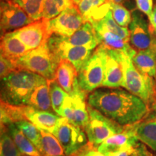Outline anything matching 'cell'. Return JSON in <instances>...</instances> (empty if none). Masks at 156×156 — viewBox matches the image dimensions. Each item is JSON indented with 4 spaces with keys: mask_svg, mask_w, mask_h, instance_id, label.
<instances>
[{
    "mask_svg": "<svg viewBox=\"0 0 156 156\" xmlns=\"http://www.w3.org/2000/svg\"><path fill=\"white\" fill-rule=\"evenodd\" d=\"M87 104L124 126L136 124L149 113L141 98L119 89L95 90L87 97Z\"/></svg>",
    "mask_w": 156,
    "mask_h": 156,
    "instance_id": "6da1fadb",
    "label": "cell"
},
{
    "mask_svg": "<svg viewBox=\"0 0 156 156\" xmlns=\"http://www.w3.org/2000/svg\"><path fill=\"white\" fill-rule=\"evenodd\" d=\"M47 80L26 69H17L2 79L1 101L13 106H27L31 94Z\"/></svg>",
    "mask_w": 156,
    "mask_h": 156,
    "instance_id": "7a4b0ae2",
    "label": "cell"
},
{
    "mask_svg": "<svg viewBox=\"0 0 156 156\" xmlns=\"http://www.w3.org/2000/svg\"><path fill=\"white\" fill-rule=\"evenodd\" d=\"M119 55L124 72V88L141 98L147 106L155 105L156 83L153 77L140 73L128 54L119 53Z\"/></svg>",
    "mask_w": 156,
    "mask_h": 156,
    "instance_id": "3957f363",
    "label": "cell"
},
{
    "mask_svg": "<svg viewBox=\"0 0 156 156\" xmlns=\"http://www.w3.org/2000/svg\"><path fill=\"white\" fill-rule=\"evenodd\" d=\"M60 58L50 49L47 42L29 51L15 62L17 69H26L42 76L47 80L55 79Z\"/></svg>",
    "mask_w": 156,
    "mask_h": 156,
    "instance_id": "277c9868",
    "label": "cell"
},
{
    "mask_svg": "<svg viewBox=\"0 0 156 156\" xmlns=\"http://www.w3.org/2000/svg\"><path fill=\"white\" fill-rule=\"evenodd\" d=\"M107 51L99 45L81 69L78 72L79 86L85 92L92 93L102 86L104 79Z\"/></svg>",
    "mask_w": 156,
    "mask_h": 156,
    "instance_id": "5b68a950",
    "label": "cell"
},
{
    "mask_svg": "<svg viewBox=\"0 0 156 156\" xmlns=\"http://www.w3.org/2000/svg\"><path fill=\"white\" fill-rule=\"evenodd\" d=\"M89 121L84 128L88 142L98 147L105 140L124 131V126L108 118L87 104Z\"/></svg>",
    "mask_w": 156,
    "mask_h": 156,
    "instance_id": "8992f818",
    "label": "cell"
},
{
    "mask_svg": "<svg viewBox=\"0 0 156 156\" xmlns=\"http://www.w3.org/2000/svg\"><path fill=\"white\" fill-rule=\"evenodd\" d=\"M86 95L87 93L83 90L78 84L73 92L65 98L58 116L67 119L68 122L84 129L89 121Z\"/></svg>",
    "mask_w": 156,
    "mask_h": 156,
    "instance_id": "52a82bcc",
    "label": "cell"
},
{
    "mask_svg": "<svg viewBox=\"0 0 156 156\" xmlns=\"http://www.w3.org/2000/svg\"><path fill=\"white\" fill-rule=\"evenodd\" d=\"M53 134L61 144L65 155L73 156L88 143L86 133L81 127L61 117Z\"/></svg>",
    "mask_w": 156,
    "mask_h": 156,
    "instance_id": "ba28073f",
    "label": "cell"
},
{
    "mask_svg": "<svg viewBox=\"0 0 156 156\" xmlns=\"http://www.w3.org/2000/svg\"><path fill=\"white\" fill-rule=\"evenodd\" d=\"M47 44L50 49L60 59H66L71 62L77 72L86 63L94 51L85 46H73L66 41L63 36L54 34L48 38Z\"/></svg>",
    "mask_w": 156,
    "mask_h": 156,
    "instance_id": "9c48e42d",
    "label": "cell"
},
{
    "mask_svg": "<svg viewBox=\"0 0 156 156\" xmlns=\"http://www.w3.org/2000/svg\"><path fill=\"white\" fill-rule=\"evenodd\" d=\"M85 23V19L76 5L66 9L53 19L46 20L48 34L50 37L54 34L71 36Z\"/></svg>",
    "mask_w": 156,
    "mask_h": 156,
    "instance_id": "30bf717a",
    "label": "cell"
},
{
    "mask_svg": "<svg viewBox=\"0 0 156 156\" xmlns=\"http://www.w3.org/2000/svg\"><path fill=\"white\" fill-rule=\"evenodd\" d=\"M129 43L135 50L156 49V36L140 11L132 13V21L129 25Z\"/></svg>",
    "mask_w": 156,
    "mask_h": 156,
    "instance_id": "8fae6325",
    "label": "cell"
},
{
    "mask_svg": "<svg viewBox=\"0 0 156 156\" xmlns=\"http://www.w3.org/2000/svg\"><path fill=\"white\" fill-rule=\"evenodd\" d=\"M1 34L12 32L34 20L24 9L11 1H1Z\"/></svg>",
    "mask_w": 156,
    "mask_h": 156,
    "instance_id": "7c38bea8",
    "label": "cell"
},
{
    "mask_svg": "<svg viewBox=\"0 0 156 156\" xmlns=\"http://www.w3.org/2000/svg\"><path fill=\"white\" fill-rule=\"evenodd\" d=\"M12 34L29 48L33 50L48 41L50 38L48 34L46 20L41 18L31 23L23 28L12 31Z\"/></svg>",
    "mask_w": 156,
    "mask_h": 156,
    "instance_id": "4fadbf2b",
    "label": "cell"
},
{
    "mask_svg": "<svg viewBox=\"0 0 156 156\" xmlns=\"http://www.w3.org/2000/svg\"><path fill=\"white\" fill-rule=\"evenodd\" d=\"M96 32L100 44L106 49L113 51L128 54L132 58L136 53V50L129 44V41H126L104 26L101 21L92 23Z\"/></svg>",
    "mask_w": 156,
    "mask_h": 156,
    "instance_id": "5bb4252c",
    "label": "cell"
},
{
    "mask_svg": "<svg viewBox=\"0 0 156 156\" xmlns=\"http://www.w3.org/2000/svg\"><path fill=\"white\" fill-rule=\"evenodd\" d=\"M139 141L134 134L132 125L126 126L124 131L105 140L98 147V150L103 155L108 156L129 149Z\"/></svg>",
    "mask_w": 156,
    "mask_h": 156,
    "instance_id": "9a60e30c",
    "label": "cell"
},
{
    "mask_svg": "<svg viewBox=\"0 0 156 156\" xmlns=\"http://www.w3.org/2000/svg\"><path fill=\"white\" fill-rule=\"evenodd\" d=\"M106 51L107 56L102 86L113 89L124 87V72L119 55V52L108 49Z\"/></svg>",
    "mask_w": 156,
    "mask_h": 156,
    "instance_id": "2e32d148",
    "label": "cell"
},
{
    "mask_svg": "<svg viewBox=\"0 0 156 156\" xmlns=\"http://www.w3.org/2000/svg\"><path fill=\"white\" fill-rule=\"evenodd\" d=\"M112 5L111 0H81L77 7L85 22L94 23L106 17Z\"/></svg>",
    "mask_w": 156,
    "mask_h": 156,
    "instance_id": "e0dca14e",
    "label": "cell"
},
{
    "mask_svg": "<svg viewBox=\"0 0 156 156\" xmlns=\"http://www.w3.org/2000/svg\"><path fill=\"white\" fill-rule=\"evenodd\" d=\"M25 116L40 129L45 130L53 134L61 116L48 111H41L34 107L27 105L25 108Z\"/></svg>",
    "mask_w": 156,
    "mask_h": 156,
    "instance_id": "ac0fdd59",
    "label": "cell"
},
{
    "mask_svg": "<svg viewBox=\"0 0 156 156\" xmlns=\"http://www.w3.org/2000/svg\"><path fill=\"white\" fill-rule=\"evenodd\" d=\"M134 134L140 142L156 151V114L147 116L132 125Z\"/></svg>",
    "mask_w": 156,
    "mask_h": 156,
    "instance_id": "d6986e66",
    "label": "cell"
},
{
    "mask_svg": "<svg viewBox=\"0 0 156 156\" xmlns=\"http://www.w3.org/2000/svg\"><path fill=\"white\" fill-rule=\"evenodd\" d=\"M63 37L66 41L73 46H85L95 50L100 45L93 25L90 22H85L71 36Z\"/></svg>",
    "mask_w": 156,
    "mask_h": 156,
    "instance_id": "ffe728a7",
    "label": "cell"
},
{
    "mask_svg": "<svg viewBox=\"0 0 156 156\" xmlns=\"http://www.w3.org/2000/svg\"><path fill=\"white\" fill-rule=\"evenodd\" d=\"M78 72L71 62L61 59L56 72L55 80L67 92L71 94L78 85Z\"/></svg>",
    "mask_w": 156,
    "mask_h": 156,
    "instance_id": "44dd1931",
    "label": "cell"
},
{
    "mask_svg": "<svg viewBox=\"0 0 156 156\" xmlns=\"http://www.w3.org/2000/svg\"><path fill=\"white\" fill-rule=\"evenodd\" d=\"M1 55L15 62L29 51L27 47L12 33L1 36Z\"/></svg>",
    "mask_w": 156,
    "mask_h": 156,
    "instance_id": "7402d4cb",
    "label": "cell"
},
{
    "mask_svg": "<svg viewBox=\"0 0 156 156\" xmlns=\"http://www.w3.org/2000/svg\"><path fill=\"white\" fill-rule=\"evenodd\" d=\"M132 62L140 73L156 77V49L138 51L132 57Z\"/></svg>",
    "mask_w": 156,
    "mask_h": 156,
    "instance_id": "603a6c76",
    "label": "cell"
},
{
    "mask_svg": "<svg viewBox=\"0 0 156 156\" xmlns=\"http://www.w3.org/2000/svg\"><path fill=\"white\" fill-rule=\"evenodd\" d=\"M1 126H7L9 134L22 155L24 156H42L36 146L26 137L15 124Z\"/></svg>",
    "mask_w": 156,
    "mask_h": 156,
    "instance_id": "cb8c5ba5",
    "label": "cell"
},
{
    "mask_svg": "<svg viewBox=\"0 0 156 156\" xmlns=\"http://www.w3.org/2000/svg\"><path fill=\"white\" fill-rule=\"evenodd\" d=\"M29 106H31L41 111H48L52 108L51 101L47 83L38 85L31 94L28 102Z\"/></svg>",
    "mask_w": 156,
    "mask_h": 156,
    "instance_id": "d4e9b609",
    "label": "cell"
},
{
    "mask_svg": "<svg viewBox=\"0 0 156 156\" xmlns=\"http://www.w3.org/2000/svg\"><path fill=\"white\" fill-rule=\"evenodd\" d=\"M41 133V153L42 156H64L61 144L53 134L45 130L40 129Z\"/></svg>",
    "mask_w": 156,
    "mask_h": 156,
    "instance_id": "484cf974",
    "label": "cell"
},
{
    "mask_svg": "<svg viewBox=\"0 0 156 156\" xmlns=\"http://www.w3.org/2000/svg\"><path fill=\"white\" fill-rule=\"evenodd\" d=\"M73 5H75L71 0H44L42 18L53 19Z\"/></svg>",
    "mask_w": 156,
    "mask_h": 156,
    "instance_id": "4316f807",
    "label": "cell"
},
{
    "mask_svg": "<svg viewBox=\"0 0 156 156\" xmlns=\"http://www.w3.org/2000/svg\"><path fill=\"white\" fill-rule=\"evenodd\" d=\"M17 128L26 136V137L37 147L39 151H41V133L40 129L37 127L28 120H21L15 122Z\"/></svg>",
    "mask_w": 156,
    "mask_h": 156,
    "instance_id": "83f0119b",
    "label": "cell"
},
{
    "mask_svg": "<svg viewBox=\"0 0 156 156\" xmlns=\"http://www.w3.org/2000/svg\"><path fill=\"white\" fill-rule=\"evenodd\" d=\"M6 126H1L0 156H22Z\"/></svg>",
    "mask_w": 156,
    "mask_h": 156,
    "instance_id": "f1b7e54d",
    "label": "cell"
},
{
    "mask_svg": "<svg viewBox=\"0 0 156 156\" xmlns=\"http://www.w3.org/2000/svg\"><path fill=\"white\" fill-rule=\"evenodd\" d=\"M48 85L52 109L56 114H58L64 99L69 94L58 85L55 79L48 80Z\"/></svg>",
    "mask_w": 156,
    "mask_h": 156,
    "instance_id": "f546056e",
    "label": "cell"
},
{
    "mask_svg": "<svg viewBox=\"0 0 156 156\" xmlns=\"http://www.w3.org/2000/svg\"><path fill=\"white\" fill-rule=\"evenodd\" d=\"M26 12L34 21L42 18L44 0H9Z\"/></svg>",
    "mask_w": 156,
    "mask_h": 156,
    "instance_id": "4dcf8cb0",
    "label": "cell"
},
{
    "mask_svg": "<svg viewBox=\"0 0 156 156\" xmlns=\"http://www.w3.org/2000/svg\"><path fill=\"white\" fill-rule=\"evenodd\" d=\"M112 17L116 23L123 28H127L132 21V14L122 4L112 3Z\"/></svg>",
    "mask_w": 156,
    "mask_h": 156,
    "instance_id": "1f68e13d",
    "label": "cell"
},
{
    "mask_svg": "<svg viewBox=\"0 0 156 156\" xmlns=\"http://www.w3.org/2000/svg\"><path fill=\"white\" fill-rule=\"evenodd\" d=\"M101 23L106 26L108 30L112 31L115 34L118 35L119 36L122 37V38L125 39L126 41H129V30L127 28H123L116 23L112 17V11L108 12L104 19L101 20Z\"/></svg>",
    "mask_w": 156,
    "mask_h": 156,
    "instance_id": "d6a6232c",
    "label": "cell"
},
{
    "mask_svg": "<svg viewBox=\"0 0 156 156\" xmlns=\"http://www.w3.org/2000/svg\"><path fill=\"white\" fill-rule=\"evenodd\" d=\"M108 156H152V154L147 151L145 144L139 141L129 149Z\"/></svg>",
    "mask_w": 156,
    "mask_h": 156,
    "instance_id": "836d02e7",
    "label": "cell"
},
{
    "mask_svg": "<svg viewBox=\"0 0 156 156\" xmlns=\"http://www.w3.org/2000/svg\"><path fill=\"white\" fill-rule=\"evenodd\" d=\"M16 69H17L14 62L9 58L1 55V58H0V75H1L2 79L8 76L9 74Z\"/></svg>",
    "mask_w": 156,
    "mask_h": 156,
    "instance_id": "e575fe53",
    "label": "cell"
},
{
    "mask_svg": "<svg viewBox=\"0 0 156 156\" xmlns=\"http://www.w3.org/2000/svg\"><path fill=\"white\" fill-rule=\"evenodd\" d=\"M138 10L147 15L148 18L151 17L153 9V0H135Z\"/></svg>",
    "mask_w": 156,
    "mask_h": 156,
    "instance_id": "d590c367",
    "label": "cell"
},
{
    "mask_svg": "<svg viewBox=\"0 0 156 156\" xmlns=\"http://www.w3.org/2000/svg\"><path fill=\"white\" fill-rule=\"evenodd\" d=\"M73 156H106L101 153L98 150V147H95L90 143H87L80 151H79L77 153Z\"/></svg>",
    "mask_w": 156,
    "mask_h": 156,
    "instance_id": "8d00e7d4",
    "label": "cell"
},
{
    "mask_svg": "<svg viewBox=\"0 0 156 156\" xmlns=\"http://www.w3.org/2000/svg\"><path fill=\"white\" fill-rule=\"evenodd\" d=\"M149 23L151 25V28L153 34L156 36V5L153 7V12L149 17Z\"/></svg>",
    "mask_w": 156,
    "mask_h": 156,
    "instance_id": "74e56055",
    "label": "cell"
},
{
    "mask_svg": "<svg viewBox=\"0 0 156 156\" xmlns=\"http://www.w3.org/2000/svg\"><path fill=\"white\" fill-rule=\"evenodd\" d=\"M124 0H111L112 3H115V4H122Z\"/></svg>",
    "mask_w": 156,
    "mask_h": 156,
    "instance_id": "f35d334b",
    "label": "cell"
},
{
    "mask_svg": "<svg viewBox=\"0 0 156 156\" xmlns=\"http://www.w3.org/2000/svg\"><path fill=\"white\" fill-rule=\"evenodd\" d=\"M71 1L73 2L74 5H76V6H77L80 4V2L81 0H71Z\"/></svg>",
    "mask_w": 156,
    "mask_h": 156,
    "instance_id": "ab89813d",
    "label": "cell"
},
{
    "mask_svg": "<svg viewBox=\"0 0 156 156\" xmlns=\"http://www.w3.org/2000/svg\"><path fill=\"white\" fill-rule=\"evenodd\" d=\"M1 1H9V0H1Z\"/></svg>",
    "mask_w": 156,
    "mask_h": 156,
    "instance_id": "60d3db41",
    "label": "cell"
},
{
    "mask_svg": "<svg viewBox=\"0 0 156 156\" xmlns=\"http://www.w3.org/2000/svg\"><path fill=\"white\" fill-rule=\"evenodd\" d=\"M155 156H156V155H155Z\"/></svg>",
    "mask_w": 156,
    "mask_h": 156,
    "instance_id": "b9f144b4",
    "label": "cell"
}]
</instances>
